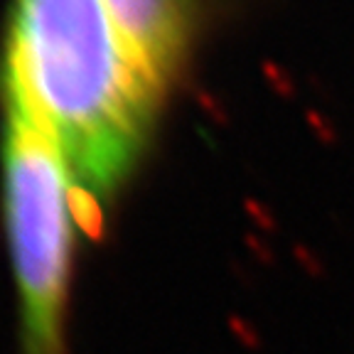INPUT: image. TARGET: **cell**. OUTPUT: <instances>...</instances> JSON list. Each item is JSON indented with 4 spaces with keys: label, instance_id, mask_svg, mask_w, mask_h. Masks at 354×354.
Returning <instances> with one entry per match:
<instances>
[{
    "label": "cell",
    "instance_id": "cell-1",
    "mask_svg": "<svg viewBox=\"0 0 354 354\" xmlns=\"http://www.w3.org/2000/svg\"><path fill=\"white\" fill-rule=\"evenodd\" d=\"M3 91L20 96L52 136L84 227H96L148 143L160 94L106 0H15Z\"/></svg>",
    "mask_w": 354,
    "mask_h": 354
},
{
    "label": "cell",
    "instance_id": "cell-2",
    "mask_svg": "<svg viewBox=\"0 0 354 354\" xmlns=\"http://www.w3.org/2000/svg\"><path fill=\"white\" fill-rule=\"evenodd\" d=\"M3 126V214L22 354H66L64 322L82 199L52 136L12 91Z\"/></svg>",
    "mask_w": 354,
    "mask_h": 354
},
{
    "label": "cell",
    "instance_id": "cell-3",
    "mask_svg": "<svg viewBox=\"0 0 354 354\" xmlns=\"http://www.w3.org/2000/svg\"><path fill=\"white\" fill-rule=\"evenodd\" d=\"M133 57L158 86L183 64L192 37V0H106Z\"/></svg>",
    "mask_w": 354,
    "mask_h": 354
}]
</instances>
